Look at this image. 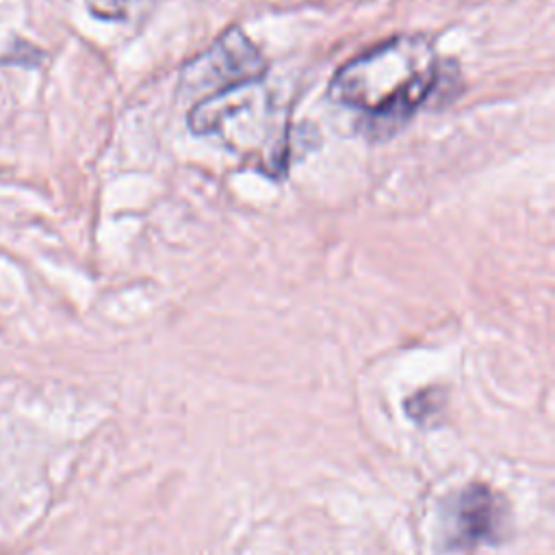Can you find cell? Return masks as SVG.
<instances>
[{
	"label": "cell",
	"mask_w": 555,
	"mask_h": 555,
	"mask_svg": "<svg viewBox=\"0 0 555 555\" xmlns=\"http://www.w3.org/2000/svg\"><path fill=\"white\" fill-rule=\"evenodd\" d=\"M442 78L434 41L397 35L345 63L330 87L336 102L382 126H399L436 91Z\"/></svg>",
	"instance_id": "6da1fadb"
},
{
	"label": "cell",
	"mask_w": 555,
	"mask_h": 555,
	"mask_svg": "<svg viewBox=\"0 0 555 555\" xmlns=\"http://www.w3.org/2000/svg\"><path fill=\"white\" fill-rule=\"evenodd\" d=\"M189 126L195 134H217L230 150L256 156L258 165L273 176L286 167L288 130L260 82L199 100L189 113Z\"/></svg>",
	"instance_id": "7a4b0ae2"
},
{
	"label": "cell",
	"mask_w": 555,
	"mask_h": 555,
	"mask_svg": "<svg viewBox=\"0 0 555 555\" xmlns=\"http://www.w3.org/2000/svg\"><path fill=\"white\" fill-rule=\"evenodd\" d=\"M264 72L267 61L260 50L238 28H230L184 67L182 87L206 100L241 85L260 82Z\"/></svg>",
	"instance_id": "3957f363"
},
{
	"label": "cell",
	"mask_w": 555,
	"mask_h": 555,
	"mask_svg": "<svg viewBox=\"0 0 555 555\" xmlns=\"http://www.w3.org/2000/svg\"><path fill=\"white\" fill-rule=\"evenodd\" d=\"M449 538L455 546H475L501 535L503 503L486 486H468L453 496L447 514Z\"/></svg>",
	"instance_id": "277c9868"
},
{
	"label": "cell",
	"mask_w": 555,
	"mask_h": 555,
	"mask_svg": "<svg viewBox=\"0 0 555 555\" xmlns=\"http://www.w3.org/2000/svg\"><path fill=\"white\" fill-rule=\"evenodd\" d=\"M128 2H130V0H106V2H104V9H108V11L104 13V17H119V15L126 11Z\"/></svg>",
	"instance_id": "5b68a950"
}]
</instances>
